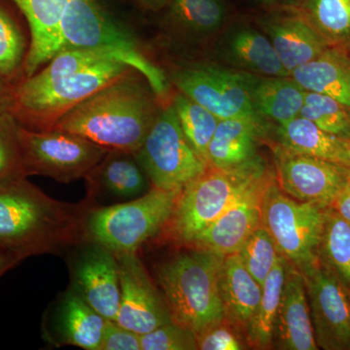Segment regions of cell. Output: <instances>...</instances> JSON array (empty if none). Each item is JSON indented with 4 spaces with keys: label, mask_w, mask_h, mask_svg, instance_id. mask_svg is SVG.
<instances>
[{
    "label": "cell",
    "mask_w": 350,
    "mask_h": 350,
    "mask_svg": "<svg viewBox=\"0 0 350 350\" xmlns=\"http://www.w3.org/2000/svg\"><path fill=\"white\" fill-rule=\"evenodd\" d=\"M131 70L105 51H61L45 68L14 87L9 111L25 128L52 130L66 112Z\"/></svg>",
    "instance_id": "1"
},
{
    "label": "cell",
    "mask_w": 350,
    "mask_h": 350,
    "mask_svg": "<svg viewBox=\"0 0 350 350\" xmlns=\"http://www.w3.org/2000/svg\"><path fill=\"white\" fill-rule=\"evenodd\" d=\"M159 101L144 76L131 70L69 110L53 129L75 133L108 151L135 154L160 111Z\"/></svg>",
    "instance_id": "2"
},
{
    "label": "cell",
    "mask_w": 350,
    "mask_h": 350,
    "mask_svg": "<svg viewBox=\"0 0 350 350\" xmlns=\"http://www.w3.org/2000/svg\"><path fill=\"white\" fill-rule=\"evenodd\" d=\"M92 200L59 202L27 176L0 183V244L23 259L85 243L84 226Z\"/></svg>",
    "instance_id": "3"
},
{
    "label": "cell",
    "mask_w": 350,
    "mask_h": 350,
    "mask_svg": "<svg viewBox=\"0 0 350 350\" xmlns=\"http://www.w3.org/2000/svg\"><path fill=\"white\" fill-rule=\"evenodd\" d=\"M224 258L190 246L157 266V282L172 320L195 334L225 319L220 294Z\"/></svg>",
    "instance_id": "4"
},
{
    "label": "cell",
    "mask_w": 350,
    "mask_h": 350,
    "mask_svg": "<svg viewBox=\"0 0 350 350\" xmlns=\"http://www.w3.org/2000/svg\"><path fill=\"white\" fill-rule=\"evenodd\" d=\"M273 174L260 156L238 167H207L179 193L165 230L170 239L188 245L239 198Z\"/></svg>",
    "instance_id": "5"
},
{
    "label": "cell",
    "mask_w": 350,
    "mask_h": 350,
    "mask_svg": "<svg viewBox=\"0 0 350 350\" xmlns=\"http://www.w3.org/2000/svg\"><path fill=\"white\" fill-rule=\"evenodd\" d=\"M59 52L90 49L109 53L144 76L161 101L167 98V73L149 59L133 33L110 16L98 0H69L59 23Z\"/></svg>",
    "instance_id": "6"
},
{
    "label": "cell",
    "mask_w": 350,
    "mask_h": 350,
    "mask_svg": "<svg viewBox=\"0 0 350 350\" xmlns=\"http://www.w3.org/2000/svg\"><path fill=\"white\" fill-rule=\"evenodd\" d=\"M179 193L152 187L137 199L111 206H90L85 218V243L100 244L114 254L137 252L165 230Z\"/></svg>",
    "instance_id": "7"
},
{
    "label": "cell",
    "mask_w": 350,
    "mask_h": 350,
    "mask_svg": "<svg viewBox=\"0 0 350 350\" xmlns=\"http://www.w3.org/2000/svg\"><path fill=\"white\" fill-rule=\"evenodd\" d=\"M326 213L324 207L299 202L285 194L275 177L262 197L261 225L271 234L278 253L303 271L319 261Z\"/></svg>",
    "instance_id": "8"
},
{
    "label": "cell",
    "mask_w": 350,
    "mask_h": 350,
    "mask_svg": "<svg viewBox=\"0 0 350 350\" xmlns=\"http://www.w3.org/2000/svg\"><path fill=\"white\" fill-rule=\"evenodd\" d=\"M135 156L153 187L172 192L180 193L208 167L189 144L172 103L161 107Z\"/></svg>",
    "instance_id": "9"
},
{
    "label": "cell",
    "mask_w": 350,
    "mask_h": 350,
    "mask_svg": "<svg viewBox=\"0 0 350 350\" xmlns=\"http://www.w3.org/2000/svg\"><path fill=\"white\" fill-rule=\"evenodd\" d=\"M25 176L42 175L62 183L85 178L108 150L86 138L56 130L33 131L20 125Z\"/></svg>",
    "instance_id": "10"
},
{
    "label": "cell",
    "mask_w": 350,
    "mask_h": 350,
    "mask_svg": "<svg viewBox=\"0 0 350 350\" xmlns=\"http://www.w3.org/2000/svg\"><path fill=\"white\" fill-rule=\"evenodd\" d=\"M167 79L220 120L247 118L267 125L251 103L246 71L206 63L184 64L172 68Z\"/></svg>",
    "instance_id": "11"
},
{
    "label": "cell",
    "mask_w": 350,
    "mask_h": 350,
    "mask_svg": "<svg viewBox=\"0 0 350 350\" xmlns=\"http://www.w3.org/2000/svg\"><path fill=\"white\" fill-rule=\"evenodd\" d=\"M275 177L282 192L299 202L328 208L350 178V167L276 145Z\"/></svg>",
    "instance_id": "12"
},
{
    "label": "cell",
    "mask_w": 350,
    "mask_h": 350,
    "mask_svg": "<svg viewBox=\"0 0 350 350\" xmlns=\"http://www.w3.org/2000/svg\"><path fill=\"white\" fill-rule=\"evenodd\" d=\"M315 340L324 349H350L347 287L320 260L303 271Z\"/></svg>",
    "instance_id": "13"
},
{
    "label": "cell",
    "mask_w": 350,
    "mask_h": 350,
    "mask_svg": "<svg viewBox=\"0 0 350 350\" xmlns=\"http://www.w3.org/2000/svg\"><path fill=\"white\" fill-rule=\"evenodd\" d=\"M115 255L121 288L115 321L139 335L172 321L162 293L154 285L137 252Z\"/></svg>",
    "instance_id": "14"
},
{
    "label": "cell",
    "mask_w": 350,
    "mask_h": 350,
    "mask_svg": "<svg viewBox=\"0 0 350 350\" xmlns=\"http://www.w3.org/2000/svg\"><path fill=\"white\" fill-rule=\"evenodd\" d=\"M85 245L71 264V289L103 317L115 320L121 296L116 255L100 244Z\"/></svg>",
    "instance_id": "15"
},
{
    "label": "cell",
    "mask_w": 350,
    "mask_h": 350,
    "mask_svg": "<svg viewBox=\"0 0 350 350\" xmlns=\"http://www.w3.org/2000/svg\"><path fill=\"white\" fill-rule=\"evenodd\" d=\"M258 22L290 76L295 69L312 61L330 47L326 39L292 4L265 14Z\"/></svg>",
    "instance_id": "16"
},
{
    "label": "cell",
    "mask_w": 350,
    "mask_h": 350,
    "mask_svg": "<svg viewBox=\"0 0 350 350\" xmlns=\"http://www.w3.org/2000/svg\"><path fill=\"white\" fill-rule=\"evenodd\" d=\"M273 179L275 174L245 193L188 245L222 256L238 253L244 241L262 224V197Z\"/></svg>",
    "instance_id": "17"
},
{
    "label": "cell",
    "mask_w": 350,
    "mask_h": 350,
    "mask_svg": "<svg viewBox=\"0 0 350 350\" xmlns=\"http://www.w3.org/2000/svg\"><path fill=\"white\" fill-rule=\"evenodd\" d=\"M107 320L70 288L57 301L44 332L47 340L57 347L100 350Z\"/></svg>",
    "instance_id": "18"
},
{
    "label": "cell",
    "mask_w": 350,
    "mask_h": 350,
    "mask_svg": "<svg viewBox=\"0 0 350 350\" xmlns=\"http://www.w3.org/2000/svg\"><path fill=\"white\" fill-rule=\"evenodd\" d=\"M280 349L317 350L303 273L288 265L282 301L273 328V342Z\"/></svg>",
    "instance_id": "19"
},
{
    "label": "cell",
    "mask_w": 350,
    "mask_h": 350,
    "mask_svg": "<svg viewBox=\"0 0 350 350\" xmlns=\"http://www.w3.org/2000/svg\"><path fill=\"white\" fill-rule=\"evenodd\" d=\"M221 53L239 70L275 77L290 76L268 36L253 27L232 29L223 41Z\"/></svg>",
    "instance_id": "20"
},
{
    "label": "cell",
    "mask_w": 350,
    "mask_h": 350,
    "mask_svg": "<svg viewBox=\"0 0 350 350\" xmlns=\"http://www.w3.org/2000/svg\"><path fill=\"white\" fill-rule=\"evenodd\" d=\"M248 88L255 112L278 125L299 116L306 91L291 76L275 77L248 72Z\"/></svg>",
    "instance_id": "21"
},
{
    "label": "cell",
    "mask_w": 350,
    "mask_h": 350,
    "mask_svg": "<svg viewBox=\"0 0 350 350\" xmlns=\"http://www.w3.org/2000/svg\"><path fill=\"white\" fill-rule=\"evenodd\" d=\"M266 126L247 118L220 120L208 146L209 167L227 169L256 159L258 140Z\"/></svg>",
    "instance_id": "22"
},
{
    "label": "cell",
    "mask_w": 350,
    "mask_h": 350,
    "mask_svg": "<svg viewBox=\"0 0 350 350\" xmlns=\"http://www.w3.org/2000/svg\"><path fill=\"white\" fill-rule=\"evenodd\" d=\"M262 289L238 253L225 256L220 273V294L226 320L245 332L261 300Z\"/></svg>",
    "instance_id": "23"
},
{
    "label": "cell",
    "mask_w": 350,
    "mask_h": 350,
    "mask_svg": "<svg viewBox=\"0 0 350 350\" xmlns=\"http://www.w3.org/2000/svg\"><path fill=\"white\" fill-rule=\"evenodd\" d=\"M92 197L105 191L114 197H140L148 192L149 180L135 154L124 151H108L93 170L87 175Z\"/></svg>",
    "instance_id": "24"
},
{
    "label": "cell",
    "mask_w": 350,
    "mask_h": 350,
    "mask_svg": "<svg viewBox=\"0 0 350 350\" xmlns=\"http://www.w3.org/2000/svg\"><path fill=\"white\" fill-rule=\"evenodd\" d=\"M291 77L306 91L325 94L350 108V57L344 51L329 47L292 71Z\"/></svg>",
    "instance_id": "25"
},
{
    "label": "cell",
    "mask_w": 350,
    "mask_h": 350,
    "mask_svg": "<svg viewBox=\"0 0 350 350\" xmlns=\"http://www.w3.org/2000/svg\"><path fill=\"white\" fill-rule=\"evenodd\" d=\"M280 144L290 150L350 167V142L326 133L304 117L278 125Z\"/></svg>",
    "instance_id": "26"
},
{
    "label": "cell",
    "mask_w": 350,
    "mask_h": 350,
    "mask_svg": "<svg viewBox=\"0 0 350 350\" xmlns=\"http://www.w3.org/2000/svg\"><path fill=\"white\" fill-rule=\"evenodd\" d=\"M226 15L223 0H170L167 20L184 38H200L220 29Z\"/></svg>",
    "instance_id": "27"
},
{
    "label": "cell",
    "mask_w": 350,
    "mask_h": 350,
    "mask_svg": "<svg viewBox=\"0 0 350 350\" xmlns=\"http://www.w3.org/2000/svg\"><path fill=\"white\" fill-rule=\"evenodd\" d=\"M288 265L289 262L280 254L262 284L261 300L245 331L248 345L255 349H268L273 345V328L282 301Z\"/></svg>",
    "instance_id": "28"
},
{
    "label": "cell",
    "mask_w": 350,
    "mask_h": 350,
    "mask_svg": "<svg viewBox=\"0 0 350 350\" xmlns=\"http://www.w3.org/2000/svg\"><path fill=\"white\" fill-rule=\"evenodd\" d=\"M329 45L350 51V0H300L293 2Z\"/></svg>",
    "instance_id": "29"
},
{
    "label": "cell",
    "mask_w": 350,
    "mask_h": 350,
    "mask_svg": "<svg viewBox=\"0 0 350 350\" xmlns=\"http://www.w3.org/2000/svg\"><path fill=\"white\" fill-rule=\"evenodd\" d=\"M172 105L189 144L208 165L209 144L220 119L180 92L175 94Z\"/></svg>",
    "instance_id": "30"
},
{
    "label": "cell",
    "mask_w": 350,
    "mask_h": 350,
    "mask_svg": "<svg viewBox=\"0 0 350 350\" xmlns=\"http://www.w3.org/2000/svg\"><path fill=\"white\" fill-rule=\"evenodd\" d=\"M319 258L345 286H350V224L335 211L327 209Z\"/></svg>",
    "instance_id": "31"
},
{
    "label": "cell",
    "mask_w": 350,
    "mask_h": 350,
    "mask_svg": "<svg viewBox=\"0 0 350 350\" xmlns=\"http://www.w3.org/2000/svg\"><path fill=\"white\" fill-rule=\"evenodd\" d=\"M299 116L310 120L326 133L350 142V108L330 96L306 91Z\"/></svg>",
    "instance_id": "32"
},
{
    "label": "cell",
    "mask_w": 350,
    "mask_h": 350,
    "mask_svg": "<svg viewBox=\"0 0 350 350\" xmlns=\"http://www.w3.org/2000/svg\"><path fill=\"white\" fill-rule=\"evenodd\" d=\"M27 42L19 25L0 6V75L12 83L24 73Z\"/></svg>",
    "instance_id": "33"
},
{
    "label": "cell",
    "mask_w": 350,
    "mask_h": 350,
    "mask_svg": "<svg viewBox=\"0 0 350 350\" xmlns=\"http://www.w3.org/2000/svg\"><path fill=\"white\" fill-rule=\"evenodd\" d=\"M238 254L245 268L262 287L280 256L275 241L262 225L244 241Z\"/></svg>",
    "instance_id": "34"
},
{
    "label": "cell",
    "mask_w": 350,
    "mask_h": 350,
    "mask_svg": "<svg viewBox=\"0 0 350 350\" xmlns=\"http://www.w3.org/2000/svg\"><path fill=\"white\" fill-rule=\"evenodd\" d=\"M19 128L20 124L12 113H0V183L25 176Z\"/></svg>",
    "instance_id": "35"
},
{
    "label": "cell",
    "mask_w": 350,
    "mask_h": 350,
    "mask_svg": "<svg viewBox=\"0 0 350 350\" xmlns=\"http://www.w3.org/2000/svg\"><path fill=\"white\" fill-rule=\"evenodd\" d=\"M142 350H196V334L174 320L140 335Z\"/></svg>",
    "instance_id": "36"
},
{
    "label": "cell",
    "mask_w": 350,
    "mask_h": 350,
    "mask_svg": "<svg viewBox=\"0 0 350 350\" xmlns=\"http://www.w3.org/2000/svg\"><path fill=\"white\" fill-rule=\"evenodd\" d=\"M196 338L198 349L200 350L244 349L236 327L226 319L196 334Z\"/></svg>",
    "instance_id": "37"
},
{
    "label": "cell",
    "mask_w": 350,
    "mask_h": 350,
    "mask_svg": "<svg viewBox=\"0 0 350 350\" xmlns=\"http://www.w3.org/2000/svg\"><path fill=\"white\" fill-rule=\"evenodd\" d=\"M100 350H142L140 335L108 319Z\"/></svg>",
    "instance_id": "38"
},
{
    "label": "cell",
    "mask_w": 350,
    "mask_h": 350,
    "mask_svg": "<svg viewBox=\"0 0 350 350\" xmlns=\"http://www.w3.org/2000/svg\"><path fill=\"white\" fill-rule=\"evenodd\" d=\"M24 14L25 18L32 21L55 19L64 13L69 0H11Z\"/></svg>",
    "instance_id": "39"
},
{
    "label": "cell",
    "mask_w": 350,
    "mask_h": 350,
    "mask_svg": "<svg viewBox=\"0 0 350 350\" xmlns=\"http://www.w3.org/2000/svg\"><path fill=\"white\" fill-rule=\"evenodd\" d=\"M336 213L350 224V178L338 195L333 206Z\"/></svg>",
    "instance_id": "40"
},
{
    "label": "cell",
    "mask_w": 350,
    "mask_h": 350,
    "mask_svg": "<svg viewBox=\"0 0 350 350\" xmlns=\"http://www.w3.org/2000/svg\"><path fill=\"white\" fill-rule=\"evenodd\" d=\"M23 258L17 253L4 247L0 244V276L5 273L9 269L14 268L16 265L23 261Z\"/></svg>",
    "instance_id": "41"
},
{
    "label": "cell",
    "mask_w": 350,
    "mask_h": 350,
    "mask_svg": "<svg viewBox=\"0 0 350 350\" xmlns=\"http://www.w3.org/2000/svg\"><path fill=\"white\" fill-rule=\"evenodd\" d=\"M14 87L0 75V98L13 94Z\"/></svg>",
    "instance_id": "42"
},
{
    "label": "cell",
    "mask_w": 350,
    "mask_h": 350,
    "mask_svg": "<svg viewBox=\"0 0 350 350\" xmlns=\"http://www.w3.org/2000/svg\"><path fill=\"white\" fill-rule=\"evenodd\" d=\"M13 94L10 96H2L0 98V113L9 111L12 105Z\"/></svg>",
    "instance_id": "43"
},
{
    "label": "cell",
    "mask_w": 350,
    "mask_h": 350,
    "mask_svg": "<svg viewBox=\"0 0 350 350\" xmlns=\"http://www.w3.org/2000/svg\"><path fill=\"white\" fill-rule=\"evenodd\" d=\"M144 2L147 6L152 7V8H159L163 5H167L170 2V0H140Z\"/></svg>",
    "instance_id": "44"
},
{
    "label": "cell",
    "mask_w": 350,
    "mask_h": 350,
    "mask_svg": "<svg viewBox=\"0 0 350 350\" xmlns=\"http://www.w3.org/2000/svg\"><path fill=\"white\" fill-rule=\"evenodd\" d=\"M258 2L262 3L265 6H275V4L278 3V0H257Z\"/></svg>",
    "instance_id": "45"
},
{
    "label": "cell",
    "mask_w": 350,
    "mask_h": 350,
    "mask_svg": "<svg viewBox=\"0 0 350 350\" xmlns=\"http://www.w3.org/2000/svg\"><path fill=\"white\" fill-rule=\"evenodd\" d=\"M280 1H287L288 2V1H289V0H278V3H280ZM293 1H295V0H293ZM291 3H292V2H291ZM288 4H289V3H288Z\"/></svg>",
    "instance_id": "46"
}]
</instances>
